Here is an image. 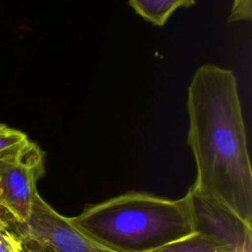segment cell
I'll use <instances>...</instances> for the list:
<instances>
[{"label": "cell", "instance_id": "6da1fadb", "mask_svg": "<svg viewBox=\"0 0 252 252\" xmlns=\"http://www.w3.org/2000/svg\"><path fill=\"white\" fill-rule=\"evenodd\" d=\"M187 109L197 168L192 187L252 224V170L234 73L201 66L188 88Z\"/></svg>", "mask_w": 252, "mask_h": 252}, {"label": "cell", "instance_id": "7a4b0ae2", "mask_svg": "<svg viewBox=\"0 0 252 252\" xmlns=\"http://www.w3.org/2000/svg\"><path fill=\"white\" fill-rule=\"evenodd\" d=\"M68 220L87 239L113 252H153L195 232L187 195L171 200L128 192Z\"/></svg>", "mask_w": 252, "mask_h": 252}, {"label": "cell", "instance_id": "3957f363", "mask_svg": "<svg viewBox=\"0 0 252 252\" xmlns=\"http://www.w3.org/2000/svg\"><path fill=\"white\" fill-rule=\"evenodd\" d=\"M44 157L40 147L30 140L0 158V210L10 223H23L30 218L38 194L37 181L45 173Z\"/></svg>", "mask_w": 252, "mask_h": 252}, {"label": "cell", "instance_id": "277c9868", "mask_svg": "<svg viewBox=\"0 0 252 252\" xmlns=\"http://www.w3.org/2000/svg\"><path fill=\"white\" fill-rule=\"evenodd\" d=\"M10 227L21 237L31 239L48 252H113L87 239L57 213L39 194L36 195L32 214L23 223L11 222Z\"/></svg>", "mask_w": 252, "mask_h": 252}, {"label": "cell", "instance_id": "5b68a950", "mask_svg": "<svg viewBox=\"0 0 252 252\" xmlns=\"http://www.w3.org/2000/svg\"><path fill=\"white\" fill-rule=\"evenodd\" d=\"M186 195L195 232L225 244L236 252H252V224L192 186Z\"/></svg>", "mask_w": 252, "mask_h": 252}, {"label": "cell", "instance_id": "8992f818", "mask_svg": "<svg viewBox=\"0 0 252 252\" xmlns=\"http://www.w3.org/2000/svg\"><path fill=\"white\" fill-rule=\"evenodd\" d=\"M196 0H129L133 9L145 20L156 26L165 24L169 16L179 7H189Z\"/></svg>", "mask_w": 252, "mask_h": 252}, {"label": "cell", "instance_id": "52a82bcc", "mask_svg": "<svg viewBox=\"0 0 252 252\" xmlns=\"http://www.w3.org/2000/svg\"><path fill=\"white\" fill-rule=\"evenodd\" d=\"M153 252H236L233 248L199 232L160 247Z\"/></svg>", "mask_w": 252, "mask_h": 252}, {"label": "cell", "instance_id": "ba28073f", "mask_svg": "<svg viewBox=\"0 0 252 252\" xmlns=\"http://www.w3.org/2000/svg\"><path fill=\"white\" fill-rule=\"evenodd\" d=\"M29 141L24 132L0 123V158L13 154Z\"/></svg>", "mask_w": 252, "mask_h": 252}, {"label": "cell", "instance_id": "9c48e42d", "mask_svg": "<svg viewBox=\"0 0 252 252\" xmlns=\"http://www.w3.org/2000/svg\"><path fill=\"white\" fill-rule=\"evenodd\" d=\"M0 252H22V238L11 227L0 229Z\"/></svg>", "mask_w": 252, "mask_h": 252}, {"label": "cell", "instance_id": "30bf717a", "mask_svg": "<svg viewBox=\"0 0 252 252\" xmlns=\"http://www.w3.org/2000/svg\"><path fill=\"white\" fill-rule=\"evenodd\" d=\"M252 18V2L251 0H234L231 14L229 15L227 21H240L246 20L251 21Z\"/></svg>", "mask_w": 252, "mask_h": 252}, {"label": "cell", "instance_id": "8fae6325", "mask_svg": "<svg viewBox=\"0 0 252 252\" xmlns=\"http://www.w3.org/2000/svg\"><path fill=\"white\" fill-rule=\"evenodd\" d=\"M22 238V252H48L46 249H44L42 246L37 244L36 242L27 239V238Z\"/></svg>", "mask_w": 252, "mask_h": 252}, {"label": "cell", "instance_id": "7c38bea8", "mask_svg": "<svg viewBox=\"0 0 252 252\" xmlns=\"http://www.w3.org/2000/svg\"><path fill=\"white\" fill-rule=\"evenodd\" d=\"M10 227V221L7 216L0 210V229Z\"/></svg>", "mask_w": 252, "mask_h": 252}]
</instances>
